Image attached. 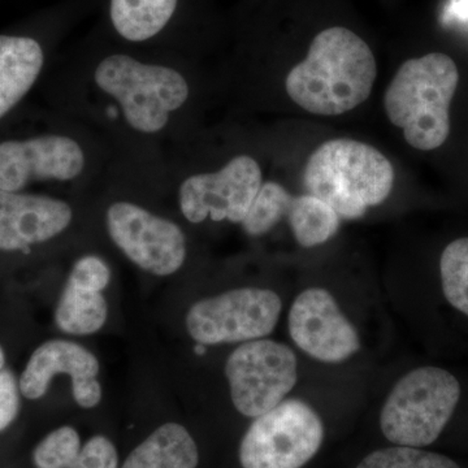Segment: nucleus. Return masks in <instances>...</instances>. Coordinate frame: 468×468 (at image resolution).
<instances>
[{
  "mask_svg": "<svg viewBox=\"0 0 468 468\" xmlns=\"http://www.w3.org/2000/svg\"><path fill=\"white\" fill-rule=\"evenodd\" d=\"M377 73L367 43L346 27H335L314 38L306 58L286 77L285 88L307 112L337 116L368 100Z\"/></svg>",
  "mask_w": 468,
  "mask_h": 468,
  "instance_id": "1",
  "label": "nucleus"
},
{
  "mask_svg": "<svg viewBox=\"0 0 468 468\" xmlns=\"http://www.w3.org/2000/svg\"><path fill=\"white\" fill-rule=\"evenodd\" d=\"M460 84L454 60L441 52L405 61L384 95L388 119L401 128L410 146L441 147L451 133V104Z\"/></svg>",
  "mask_w": 468,
  "mask_h": 468,
  "instance_id": "2",
  "label": "nucleus"
},
{
  "mask_svg": "<svg viewBox=\"0 0 468 468\" xmlns=\"http://www.w3.org/2000/svg\"><path fill=\"white\" fill-rule=\"evenodd\" d=\"M304 189L322 199L341 218H362L367 208L381 205L394 184L389 159L375 147L350 138L320 144L303 172Z\"/></svg>",
  "mask_w": 468,
  "mask_h": 468,
  "instance_id": "3",
  "label": "nucleus"
},
{
  "mask_svg": "<svg viewBox=\"0 0 468 468\" xmlns=\"http://www.w3.org/2000/svg\"><path fill=\"white\" fill-rule=\"evenodd\" d=\"M95 84L119 103L126 122L144 134L158 133L189 98V85L172 68L115 54L98 64Z\"/></svg>",
  "mask_w": 468,
  "mask_h": 468,
  "instance_id": "4",
  "label": "nucleus"
},
{
  "mask_svg": "<svg viewBox=\"0 0 468 468\" xmlns=\"http://www.w3.org/2000/svg\"><path fill=\"white\" fill-rule=\"evenodd\" d=\"M461 397V385L451 372L420 367L394 385L380 414L384 436L399 446L423 448L441 435Z\"/></svg>",
  "mask_w": 468,
  "mask_h": 468,
  "instance_id": "5",
  "label": "nucleus"
},
{
  "mask_svg": "<svg viewBox=\"0 0 468 468\" xmlns=\"http://www.w3.org/2000/svg\"><path fill=\"white\" fill-rule=\"evenodd\" d=\"M324 439L315 410L301 399H285L255 418L239 445L242 468H301Z\"/></svg>",
  "mask_w": 468,
  "mask_h": 468,
  "instance_id": "6",
  "label": "nucleus"
},
{
  "mask_svg": "<svg viewBox=\"0 0 468 468\" xmlns=\"http://www.w3.org/2000/svg\"><path fill=\"white\" fill-rule=\"evenodd\" d=\"M282 303L275 292L241 288L196 302L186 314L187 334L198 345L243 344L272 334Z\"/></svg>",
  "mask_w": 468,
  "mask_h": 468,
  "instance_id": "7",
  "label": "nucleus"
},
{
  "mask_svg": "<svg viewBox=\"0 0 468 468\" xmlns=\"http://www.w3.org/2000/svg\"><path fill=\"white\" fill-rule=\"evenodd\" d=\"M226 377L234 408L243 417L255 419L292 392L298 378L297 356L277 341H249L228 356Z\"/></svg>",
  "mask_w": 468,
  "mask_h": 468,
  "instance_id": "8",
  "label": "nucleus"
},
{
  "mask_svg": "<svg viewBox=\"0 0 468 468\" xmlns=\"http://www.w3.org/2000/svg\"><path fill=\"white\" fill-rule=\"evenodd\" d=\"M107 230L126 258L151 275H174L186 260V237L177 224L131 202L107 209Z\"/></svg>",
  "mask_w": 468,
  "mask_h": 468,
  "instance_id": "9",
  "label": "nucleus"
},
{
  "mask_svg": "<svg viewBox=\"0 0 468 468\" xmlns=\"http://www.w3.org/2000/svg\"><path fill=\"white\" fill-rule=\"evenodd\" d=\"M261 184L263 178L257 160L249 155L236 156L220 171L190 176L181 184V212L193 224L202 223L207 218L242 223Z\"/></svg>",
  "mask_w": 468,
  "mask_h": 468,
  "instance_id": "10",
  "label": "nucleus"
},
{
  "mask_svg": "<svg viewBox=\"0 0 468 468\" xmlns=\"http://www.w3.org/2000/svg\"><path fill=\"white\" fill-rule=\"evenodd\" d=\"M288 326L294 344L319 362H344L360 349L358 331L325 289L302 292L289 311Z\"/></svg>",
  "mask_w": 468,
  "mask_h": 468,
  "instance_id": "11",
  "label": "nucleus"
},
{
  "mask_svg": "<svg viewBox=\"0 0 468 468\" xmlns=\"http://www.w3.org/2000/svg\"><path fill=\"white\" fill-rule=\"evenodd\" d=\"M84 168V151L66 135L0 144V192H20L33 181L75 180Z\"/></svg>",
  "mask_w": 468,
  "mask_h": 468,
  "instance_id": "12",
  "label": "nucleus"
},
{
  "mask_svg": "<svg viewBox=\"0 0 468 468\" xmlns=\"http://www.w3.org/2000/svg\"><path fill=\"white\" fill-rule=\"evenodd\" d=\"M72 207L48 196L0 192V250H26L50 241L72 223Z\"/></svg>",
  "mask_w": 468,
  "mask_h": 468,
  "instance_id": "13",
  "label": "nucleus"
},
{
  "mask_svg": "<svg viewBox=\"0 0 468 468\" xmlns=\"http://www.w3.org/2000/svg\"><path fill=\"white\" fill-rule=\"evenodd\" d=\"M100 360L82 345L67 340H51L42 344L30 356L21 374L20 392L27 399H39L48 393L58 375H67L72 384L85 378H98Z\"/></svg>",
  "mask_w": 468,
  "mask_h": 468,
  "instance_id": "14",
  "label": "nucleus"
},
{
  "mask_svg": "<svg viewBox=\"0 0 468 468\" xmlns=\"http://www.w3.org/2000/svg\"><path fill=\"white\" fill-rule=\"evenodd\" d=\"M45 55L29 37L0 36V117L23 100L41 75Z\"/></svg>",
  "mask_w": 468,
  "mask_h": 468,
  "instance_id": "15",
  "label": "nucleus"
},
{
  "mask_svg": "<svg viewBox=\"0 0 468 468\" xmlns=\"http://www.w3.org/2000/svg\"><path fill=\"white\" fill-rule=\"evenodd\" d=\"M198 463V446L189 431L165 423L128 455L122 468H197Z\"/></svg>",
  "mask_w": 468,
  "mask_h": 468,
  "instance_id": "16",
  "label": "nucleus"
},
{
  "mask_svg": "<svg viewBox=\"0 0 468 468\" xmlns=\"http://www.w3.org/2000/svg\"><path fill=\"white\" fill-rule=\"evenodd\" d=\"M177 0H111V21L131 42H144L162 32L174 16Z\"/></svg>",
  "mask_w": 468,
  "mask_h": 468,
  "instance_id": "17",
  "label": "nucleus"
},
{
  "mask_svg": "<svg viewBox=\"0 0 468 468\" xmlns=\"http://www.w3.org/2000/svg\"><path fill=\"white\" fill-rule=\"evenodd\" d=\"M109 306L103 292L66 284L55 311L58 329L73 335L97 334L106 324Z\"/></svg>",
  "mask_w": 468,
  "mask_h": 468,
  "instance_id": "18",
  "label": "nucleus"
},
{
  "mask_svg": "<svg viewBox=\"0 0 468 468\" xmlns=\"http://www.w3.org/2000/svg\"><path fill=\"white\" fill-rule=\"evenodd\" d=\"M286 218L295 239L303 248L323 245L340 229L341 218L337 212L310 194L292 196Z\"/></svg>",
  "mask_w": 468,
  "mask_h": 468,
  "instance_id": "19",
  "label": "nucleus"
},
{
  "mask_svg": "<svg viewBox=\"0 0 468 468\" xmlns=\"http://www.w3.org/2000/svg\"><path fill=\"white\" fill-rule=\"evenodd\" d=\"M292 196L282 185L268 181L261 184L242 228L249 236L260 237L272 230L288 214Z\"/></svg>",
  "mask_w": 468,
  "mask_h": 468,
  "instance_id": "20",
  "label": "nucleus"
},
{
  "mask_svg": "<svg viewBox=\"0 0 468 468\" xmlns=\"http://www.w3.org/2000/svg\"><path fill=\"white\" fill-rule=\"evenodd\" d=\"M440 273L446 300L468 316V237L446 246L440 261Z\"/></svg>",
  "mask_w": 468,
  "mask_h": 468,
  "instance_id": "21",
  "label": "nucleus"
},
{
  "mask_svg": "<svg viewBox=\"0 0 468 468\" xmlns=\"http://www.w3.org/2000/svg\"><path fill=\"white\" fill-rule=\"evenodd\" d=\"M356 468H461L445 455L411 446L380 449L368 454Z\"/></svg>",
  "mask_w": 468,
  "mask_h": 468,
  "instance_id": "22",
  "label": "nucleus"
},
{
  "mask_svg": "<svg viewBox=\"0 0 468 468\" xmlns=\"http://www.w3.org/2000/svg\"><path fill=\"white\" fill-rule=\"evenodd\" d=\"M81 439L73 427L52 431L37 445L33 462L37 468H70L81 451Z\"/></svg>",
  "mask_w": 468,
  "mask_h": 468,
  "instance_id": "23",
  "label": "nucleus"
},
{
  "mask_svg": "<svg viewBox=\"0 0 468 468\" xmlns=\"http://www.w3.org/2000/svg\"><path fill=\"white\" fill-rule=\"evenodd\" d=\"M111 282L109 264L95 255H86L73 264L67 282L86 291L103 292Z\"/></svg>",
  "mask_w": 468,
  "mask_h": 468,
  "instance_id": "24",
  "label": "nucleus"
},
{
  "mask_svg": "<svg viewBox=\"0 0 468 468\" xmlns=\"http://www.w3.org/2000/svg\"><path fill=\"white\" fill-rule=\"evenodd\" d=\"M70 468H119L116 446L106 436H94L81 446Z\"/></svg>",
  "mask_w": 468,
  "mask_h": 468,
  "instance_id": "25",
  "label": "nucleus"
},
{
  "mask_svg": "<svg viewBox=\"0 0 468 468\" xmlns=\"http://www.w3.org/2000/svg\"><path fill=\"white\" fill-rule=\"evenodd\" d=\"M20 387L14 374L7 369H0V432L7 430L16 419L20 410Z\"/></svg>",
  "mask_w": 468,
  "mask_h": 468,
  "instance_id": "26",
  "label": "nucleus"
},
{
  "mask_svg": "<svg viewBox=\"0 0 468 468\" xmlns=\"http://www.w3.org/2000/svg\"><path fill=\"white\" fill-rule=\"evenodd\" d=\"M72 394L80 408L94 409L100 405L103 390L98 378H90L72 384Z\"/></svg>",
  "mask_w": 468,
  "mask_h": 468,
  "instance_id": "27",
  "label": "nucleus"
},
{
  "mask_svg": "<svg viewBox=\"0 0 468 468\" xmlns=\"http://www.w3.org/2000/svg\"><path fill=\"white\" fill-rule=\"evenodd\" d=\"M449 15L460 18H468V0H454L449 7Z\"/></svg>",
  "mask_w": 468,
  "mask_h": 468,
  "instance_id": "28",
  "label": "nucleus"
},
{
  "mask_svg": "<svg viewBox=\"0 0 468 468\" xmlns=\"http://www.w3.org/2000/svg\"><path fill=\"white\" fill-rule=\"evenodd\" d=\"M5 351H3L2 347H0V369L5 368Z\"/></svg>",
  "mask_w": 468,
  "mask_h": 468,
  "instance_id": "29",
  "label": "nucleus"
}]
</instances>
